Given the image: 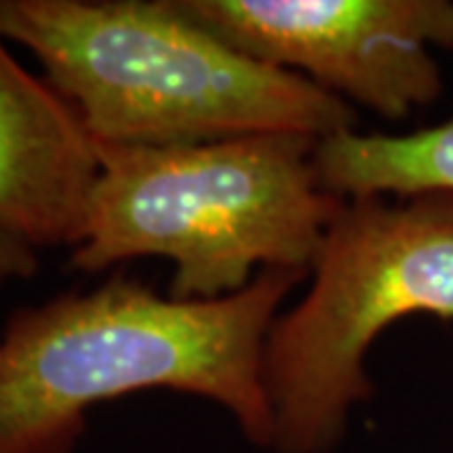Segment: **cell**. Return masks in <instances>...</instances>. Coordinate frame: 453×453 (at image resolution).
Segmentation results:
<instances>
[{
	"instance_id": "obj_4",
	"label": "cell",
	"mask_w": 453,
	"mask_h": 453,
	"mask_svg": "<svg viewBox=\"0 0 453 453\" xmlns=\"http://www.w3.org/2000/svg\"><path fill=\"white\" fill-rule=\"evenodd\" d=\"M305 297L262 350L280 453H327L372 386L365 356L411 315L453 320V195L345 199L310 267Z\"/></svg>"
},
{
	"instance_id": "obj_6",
	"label": "cell",
	"mask_w": 453,
	"mask_h": 453,
	"mask_svg": "<svg viewBox=\"0 0 453 453\" xmlns=\"http://www.w3.org/2000/svg\"><path fill=\"white\" fill-rule=\"evenodd\" d=\"M96 177V146L81 116L18 64L0 33V232L33 250H73Z\"/></svg>"
},
{
	"instance_id": "obj_5",
	"label": "cell",
	"mask_w": 453,
	"mask_h": 453,
	"mask_svg": "<svg viewBox=\"0 0 453 453\" xmlns=\"http://www.w3.org/2000/svg\"><path fill=\"white\" fill-rule=\"evenodd\" d=\"M262 64L403 121L443 91L434 49L453 50L449 0H174Z\"/></svg>"
},
{
	"instance_id": "obj_2",
	"label": "cell",
	"mask_w": 453,
	"mask_h": 453,
	"mask_svg": "<svg viewBox=\"0 0 453 453\" xmlns=\"http://www.w3.org/2000/svg\"><path fill=\"white\" fill-rule=\"evenodd\" d=\"M0 33L38 58L98 144L356 131L353 104L229 46L174 0H0Z\"/></svg>"
},
{
	"instance_id": "obj_1",
	"label": "cell",
	"mask_w": 453,
	"mask_h": 453,
	"mask_svg": "<svg viewBox=\"0 0 453 453\" xmlns=\"http://www.w3.org/2000/svg\"><path fill=\"white\" fill-rule=\"evenodd\" d=\"M308 270H262L242 292L184 303L124 275L18 308L0 330V453H73L96 403L169 388L226 408L275 443L262 350Z\"/></svg>"
},
{
	"instance_id": "obj_3",
	"label": "cell",
	"mask_w": 453,
	"mask_h": 453,
	"mask_svg": "<svg viewBox=\"0 0 453 453\" xmlns=\"http://www.w3.org/2000/svg\"><path fill=\"white\" fill-rule=\"evenodd\" d=\"M318 139L257 134L189 146L98 144V177L71 265L174 262L172 300L232 297L262 270H308L345 199L315 172Z\"/></svg>"
},
{
	"instance_id": "obj_7",
	"label": "cell",
	"mask_w": 453,
	"mask_h": 453,
	"mask_svg": "<svg viewBox=\"0 0 453 453\" xmlns=\"http://www.w3.org/2000/svg\"><path fill=\"white\" fill-rule=\"evenodd\" d=\"M312 159L340 199L453 195V116L411 134L342 131L320 139Z\"/></svg>"
},
{
	"instance_id": "obj_8",
	"label": "cell",
	"mask_w": 453,
	"mask_h": 453,
	"mask_svg": "<svg viewBox=\"0 0 453 453\" xmlns=\"http://www.w3.org/2000/svg\"><path fill=\"white\" fill-rule=\"evenodd\" d=\"M38 250L0 232V285L8 280H26L38 270Z\"/></svg>"
}]
</instances>
